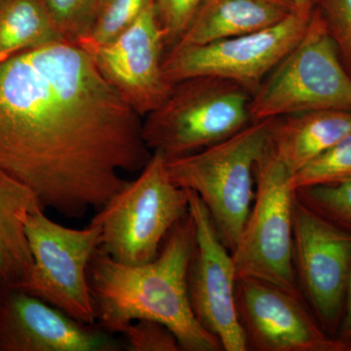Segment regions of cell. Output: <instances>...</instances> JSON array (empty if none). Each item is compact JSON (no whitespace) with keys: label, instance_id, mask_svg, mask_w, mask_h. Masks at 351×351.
<instances>
[{"label":"cell","instance_id":"7a4b0ae2","mask_svg":"<svg viewBox=\"0 0 351 351\" xmlns=\"http://www.w3.org/2000/svg\"><path fill=\"white\" fill-rule=\"evenodd\" d=\"M191 213L172 228L152 262L130 265L98 249L88 267L96 324L122 334L131 323L149 319L174 332L182 351H223L221 341L196 319L188 292L189 263L195 248Z\"/></svg>","mask_w":351,"mask_h":351},{"label":"cell","instance_id":"8fae6325","mask_svg":"<svg viewBox=\"0 0 351 351\" xmlns=\"http://www.w3.org/2000/svg\"><path fill=\"white\" fill-rule=\"evenodd\" d=\"M186 191L196 232L188 272L191 308L198 322L219 339L223 350L248 351L235 304L237 277L232 253L199 196Z\"/></svg>","mask_w":351,"mask_h":351},{"label":"cell","instance_id":"9c48e42d","mask_svg":"<svg viewBox=\"0 0 351 351\" xmlns=\"http://www.w3.org/2000/svg\"><path fill=\"white\" fill-rule=\"evenodd\" d=\"M313 3L297 6L278 24L202 45L175 46L165 53L164 75L176 83L215 76L237 83L253 96L265 78L299 43L308 27Z\"/></svg>","mask_w":351,"mask_h":351},{"label":"cell","instance_id":"d4e9b609","mask_svg":"<svg viewBox=\"0 0 351 351\" xmlns=\"http://www.w3.org/2000/svg\"><path fill=\"white\" fill-rule=\"evenodd\" d=\"M202 2L203 0H154L167 51L181 38Z\"/></svg>","mask_w":351,"mask_h":351},{"label":"cell","instance_id":"30bf717a","mask_svg":"<svg viewBox=\"0 0 351 351\" xmlns=\"http://www.w3.org/2000/svg\"><path fill=\"white\" fill-rule=\"evenodd\" d=\"M293 263L298 288L323 331L336 339L351 274V234L295 198Z\"/></svg>","mask_w":351,"mask_h":351},{"label":"cell","instance_id":"7c38bea8","mask_svg":"<svg viewBox=\"0 0 351 351\" xmlns=\"http://www.w3.org/2000/svg\"><path fill=\"white\" fill-rule=\"evenodd\" d=\"M235 304L251 351H345L323 331L301 294L256 278H239Z\"/></svg>","mask_w":351,"mask_h":351},{"label":"cell","instance_id":"6da1fadb","mask_svg":"<svg viewBox=\"0 0 351 351\" xmlns=\"http://www.w3.org/2000/svg\"><path fill=\"white\" fill-rule=\"evenodd\" d=\"M143 117L91 55L62 41L0 64V170L64 218L98 212L152 152Z\"/></svg>","mask_w":351,"mask_h":351},{"label":"cell","instance_id":"4316f807","mask_svg":"<svg viewBox=\"0 0 351 351\" xmlns=\"http://www.w3.org/2000/svg\"><path fill=\"white\" fill-rule=\"evenodd\" d=\"M295 6L306 5V4L313 3L314 0H291Z\"/></svg>","mask_w":351,"mask_h":351},{"label":"cell","instance_id":"5b68a950","mask_svg":"<svg viewBox=\"0 0 351 351\" xmlns=\"http://www.w3.org/2000/svg\"><path fill=\"white\" fill-rule=\"evenodd\" d=\"M189 204L188 191L171 180L165 157L152 152L140 175L92 219L101 226V250L124 265L152 262L171 228L189 213Z\"/></svg>","mask_w":351,"mask_h":351},{"label":"cell","instance_id":"e0dca14e","mask_svg":"<svg viewBox=\"0 0 351 351\" xmlns=\"http://www.w3.org/2000/svg\"><path fill=\"white\" fill-rule=\"evenodd\" d=\"M44 209L29 186L0 170V284L23 288L34 258L25 233L29 215ZM45 210V209H44Z\"/></svg>","mask_w":351,"mask_h":351},{"label":"cell","instance_id":"52a82bcc","mask_svg":"<svg viewBox=\"0 0 351 351\" xmlns=\"http://www.w3.org/2000/svg\"><path fill=\"white\" fill-rule=\"evenodd\" d=\"M292 176L269 145L256 165L255 200L232 256L237 279L256 278L301 294L293 263Z\"/></svg>","mask_w":351,"mask_h":351},{"label":"cell","instance_id":"484cf974","mask_svg":"<svg viewBox=\"0 0 351 351\" xmlns=\"http://www.w3.org/2000/svg\"><path fill=\"white\" fill-rule=\"evenodd\" d=\"M336 339L343 346L345 351H351V274L348 290H346L343 316H341Z\"/></svg>","mask_w":351,"mask_h":351},{"label":"cell","instance_id":"8992f818","mask_svg":"<svg viewBox=\"0 0 351 351\" xmlns=\"http://www.w3.org/2000/svg\"><path fill=\"white\" fill-rule=\"evenodd\" d=\"M351 112V77L315 6L308 27L252 96V121L313 110Z\"/></svg>","mask_w":351,"mask_h":351},{"label":"cell","instance_id":"ffe728a7","mask_svg":"<svg viewBox=\"0 0 351 351\" xmlns=\"http://www.w3.org/2000/svg\"><path fill=\"white\" fill-rule=\"evenodd\" d=\"M154 0H107L89 36L78 45L92 50L112 43L131 27Z\"/></svg>","mask_w":351,"mask_h":351},{"label":"cell","instance_id":"7402d4cb","mask_svg":"<svg viewBox=\"0 0 351 351\" xmlns=\"http://www.w3.org/2000/svg\"><path fill=\"white\" fill-rule=\"evenodd\" d=\"M107 0H44L64 39L80 44L87 38Z\"/></svg>","mask_w":351,"mask_h":351},{"label":"cell","instance_id":"cb8c5ba5","mask_svg":"<svg viewBox=\"0 0 351 351\" xmlns=\"http://www.w3.org/2000/svg\"><path fill=\"white\" fill-rule=\"evenodd\" d=\"M122 335L125 338L124 348L126 350L182 351L174 332L157 321H134Z\"/></svg>","mask_w":351,"mask_h":351},{"label":"cell","instance_id":"ba28073f","mask_svg":"<svg viewBox=\"0 0 351 351\" xmlns=\"http://www.w3.org/2000/svg\"><path fill=\"white\" fill-rule=\"evenodd\" d=\"M45 211L36 210L25 221L34 265L21 289L75 319L96 324L87 271L101 246V226L91 221L83 230L68 228Z\"/></svg>","mask_w":351,"mask_h":351},{"label":"cell","instance_id":"603a6c76","mask_svg":"<svg viewBox=\"0 0 351 351\" xmlns=\"http://www.w3.org/2000/svg\"><path fill=\"white\" fill-rule=\"evenodd\" d=\"M314 6L351 77V0H314Z\"/></svg>","mask_w":351,"mask_h":351},{"label":"cell","instance_id":"44dd1931","mask_svg":"<svg viewBox=\"0 0 351 351\" xmlns=\"http://www.w3.org/2000/svg\"><path fill=\"white\" fill-rule=\"evenodd\" d=\"M295 195L302 204L351 234V180L295 189Z\"/></svg>","mask_w":351,"mask_h":351},{"label":"cell","instance_id":"5bb4252c","mask_svg":"<svg viewBox=\"0 0 351 351\" xmlns=\"http://www.w3.org/2000/svg\"><path fill=\"white\" fill-rule=\"evenodd\" d=\"M114 335L0 284V351H119Z\"/></svg>","mask_w":351,"mask_h":351},{"label":"cell","instance_id":"4fadbf2b","mask_svg":"<svg viewBox=\"0 0 351 351\" xmlns=\"http://www.w3.org/2000/svg\"><path fill=\"white\" fill-rule=\"evenodd\" d=\"M165 49L152 1L119 38L86 51L103 77L145 117L167 99L174 86L164 75Z\"/></svg>","mask_w":351,"mask_h":351},{"label":"cell","instance_id":"d6986e66","mask_svg":"<svg viewBox=\"0 0 351 351\" xmlns=\"http://www.w3.org/2000/svg\"><path fill=\"white\" fill-rule=\"evenodd\" d=\"M348 180H351V135L295 172L291 178V186L295 191Z\"/></svg>","mask_w":351,"mask_h":351},{"label":"cell","instance_id":"3957f363","mask_svg":"<svg viewBox=\"0 0 351 351\" xmlns=\"http://www.w3.org/2000/svg\"><path fill=\"white\" fill-rule=\"evenodd\" d=\"M271 120L253 121L218 144L167 160L171 180L197 193L230 253L255 200L256 165L269 147Z\"/></svg>","mask_w":351,"mask_h":351},{"label":"cell","instance_id":"2e32d148","mask_svg":"<svg viewBox=\"0 0 351 351\" xmlns=\"http://www.w3.org/2000/svg\"><path fill=\"white\" fill-rule=\"evenodd\" d=\"M295 7L291 0H203L173 47L202 45L261 31L278 24Z\"/></svg>","mask_w":351,"mask_h":351},{"label":"cell","instance_id":"9a60e30c","mask_svg":"<svg viewBox=\"0 0 351 351\" xmlns=\"http://www.w3.org/2000/svg\"><path fill=\"white\" fill-rule=\"evenodd\" d=\"M350 135V110H313L272 119L269 145L294 175Z\"/></svg>","mask_w":351,"mask_h":351},{"label":"cell","instance_id":"ac0fdd59","mask_svg":"<svg viewBox=\"0 0 351 351\" xmlns=\"http://www.w3.org/2000/svg\"><path fill=\"white\" fill-rule=\"evenodd\" d=\"M66 41L44 0H0V64L21 53Z\"/></svg>","mask_w":351,"mask_h":351},{"label":"cell","instance_id":"277c9868","mask_svg":"<svg viewBox=\"0 0 351 351\" xmlns=\"http://www.w3.org/2000/svg\"><path fill=\"white\" fill-rule=\"evenodd\" d=\"M251 99L243 87L215 76L176 82L167 99L144 117L143 140L166 160L195 154L252 123Z\"/></svg>","mask_w":351,"mask_h":351}]
</instances>
